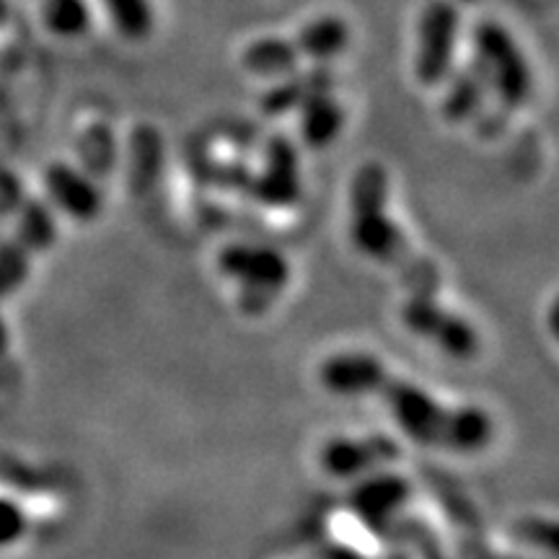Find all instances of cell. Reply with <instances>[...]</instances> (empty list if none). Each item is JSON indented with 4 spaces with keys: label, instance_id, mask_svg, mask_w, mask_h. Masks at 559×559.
I'll return each mask as SVG.
<instances>
[{
    "label": "cell",
    "instance_id": "obj_17",
    "mask_svg": "<svg viewBox=\"0 0 559 559\" xmlns=\"http://www.w3.org/2000/svg\"><path fill=\"white\" fill-rule=\"evenodd\" d=\"M24 513L9 500H0V547H11L24 536Z\"/></svg>",
    "mask_w": 559,
    "mask_h": 559
},
{
    "label": "cell",
    "instance_id": "obj_4",
    "mask_svg": "<svg viewBox=\"0 0 559 559\" xmlns=\"http://www.w3.org/2000/svg\"><path fill=\"white\" fill-rule=\"evenodd\" d=\"M474 55L487 88H492L508 107H521L531 94V68L519 41L498 21H481L472 32Z\"/></svg>",
    "mask_w": 559,
    "mask_h": 559
},
{
    "label": "cell",
    "instance_id": "obj_8",
    "mask_svg": "<svg viewBox=\"0 0 559 559\" xmlns=\"http://www.w3.org/2000/svg\"><path fill=\"white\" fill-rule=\"evenodd\" d=\"M400 445L391 438H334L321 449V466L326 474L337 479L360 477L370 469H379L381 464L396 459Z\"/></svg>",
    "mask_w": 559,
    "mask_h": 559
},
{
    "label": "cell",
    "instance_id": "obj_11",
    "mask_svg": "<svg viewBox=\"0 0 559 559\" xmlns=\"http://www.w3.org/2000/svg\"><path fill=\"white\" fill-rule=\"evenodd\" d=\"M342 128H345V109L332 96V88L311 96L300 107V135L311 148H326L340 138Z\"/></svg>",
    "mask_w": 559,
    "mask_h": 559
},
{
    "label": "cell",
    "instance_id": "obj_6",
    "mask_svg": "<svg viewBox=\"0 0 559 559\" xmlns=\"http://www.w3.org/2000/svg\"><path fill=\"white\" fill-rule=\"evenodd\" d=\"M221 275L239 285L243 306L249 311L264 309L283 293L290 280V270L280 251L264 247H226L218 260Z\"/></svg>",
    "mask_w": 559,
    "mask_h": 559
},
{
    "label": "cell",
    "instance_id": "obj_18",
    "mask_svg": "<svg viewBox=\"0 0 559 559\" xmlns=\"http://www.w3.org/2000/svg\"><path fill=\"white\" fill-rule=\"evenodd\" d=\"M461 3H477V0H461Z\"/></svg>",
    "mask_w": 559,
    "mask_h": 559
},
{
    "label": "cell",
    "instance_id": "obj_5",
    "mask_svg": "<svg viewBox=\"0 0 559 559\" xmlns=\"http://www.w3.org/2000/svg\"><path fill=\"white\" fill-rule=\"evenodd\" d=\"M402 321L415 337L440 349L445 358L474 360L479 355V332L461 313L440 304L436 293L409 290L402 306Z\"/></svg>",
    "mask_w": 559,
    "mask_h": 559
},
{
    "label": "cell",
    "instance_id": "obj_2",
    "mask_svg": "<svg viewBox=\"0 0 559 559\" xmlns=\"http://www.w3.org/2000/svg\"><path fill=\"white\" fill-rule=\"evenodd\" d=\"M349 239L373 262L402 272L409 290L438 293L440 272L419 257L389 213V174L381 164L360 166L349 181Z\"/></svg>",
    "mask_w": 559,
    "mask_h": 559
},
{
    "label": "cell",
    "instance_id": "obj_15",
    "mask_svg": "<svg viewBox=\"0 0 559 559\" xmlns=\"http://www.w3.org/2000/svg\"><path fill=\"white\" fill-rule=\"evenodd\" d=\"M45 26L58 37H83L94 24V11L88 0H45L41 3Z\"/></svg>",
    "mask_w": 559,
    "mask_h": 559
},
{
    "label": "cell",
    "instance_id": "obj_10",
    "mask_svg": "<svg viewBox=\"0 0 559 559\" xmlns=\"http://www.w3.org/2000/svg\"><path fill=\"white\" fill-rule=\"evenodd\" d=\"M293 79L275 83V86L267 88V94L262 96V111L264 115L280 117L290 109H300L311 96L321 94V91L332 88V73L324 66H317L309 73H290Z\"/></svg>",
    "mask_w": 559,
    "mask_h": 559
},
{
    "label": "cell",
    "instance_id": "obj_16",
    "mask_svg": "<svg viewBox=\"0 0 559 559\" xmlns=\"http://www.w3.org/2000/svg\"><path fill=\"white\" fill-rule=\"evenodd\" d=\"M104 9L109 13L111 26L130 41L151 37L156 26V11L151 0H104Z\"/></svg>",
    "mask_w": 559,
    "mask_h": 559
},
{
    "label": "cell",
    "instance_id": "obj_7",
    "mask_svg": "<svg viewBox=\"0 0 559 559\" xmlns=\"http://www.w3.org/2000/svg\"><path fill=\"white\" fill-rule=\"evenodd\" d=\"M461 13L453 0H430L417 21L415 73L425 86H438L451 73L459 45Z\"/></svg>",
    "mask_w": 559,
    "mask_h": 559
},
{
    "label": "cell",
    "instance_id": "obj_9",
    "mask_svg": "<svg viewBox=\"0 0 559 559\" xmlns=\"http://www.w3.org/2000/svg\"><path fill=\"white\" fill-rule=\"evenodd\" d=\"M47 190H50L52 200L66 210L68 215L79 221H91L99 215L102 210V194L94 187V181L83 177L79 169L68 164H55L47 171Z\"/></svg>",
    "mask_w": 559,
    "mask_h": 559
},
{
    "label": "cell",
    "instance_id": "obj_13",
    "mask_svg": "<svg viewBox=\"0 0 559 559\" xmlns=\"http://www.w3.org/2000/svg\"><path fill=\"white\" fill-rule=\"evenodd\" d=\"M407 500V485L402 479H370L368 485L360 487L358 492V510L366 515L368 521H373V526L389 521V515H394L400 510L402 502Z\"/></svg>",
    "mask_w": 559,
    "mask_h": 559
},
{
    "label": "cell",
    "instance_id": "obj_14",
    "mask_svg": "<svg viewBox=\"0 0 559 559\" xmlns=\"http://www.w3.org/2000/svg\"><path fill=\"white\" fill-rule=\"evenodd\" d=\"M485 91H487V81L485 75L479 73L477 66L461 70V73H456V79H453L449 94H445L443 115L449 117L451 122L469 120L474 111L481 107Z\"/></svg>",
    "mask_w": 559,
    "mask_h": 559
},
{
    "label": "cell",
    "instance_id": "obj_3",
    "mask_svg": "<svg viewBox=\"0 0 559 559\" xmlns=\"http://www.w3.org/2000/svg\"><path fill=\"white\" fill-rule=\"evenodd\" d=\"M349 45V26L340 16H321L306 24L296 37H264L251 41L241 52V68L251 75L277 79V75L296 73L300 60H311L324 66L340 58Z\"/></svg>",
    "mask_w": 559,
    "mask_h": 559
},
{
    "label": "cell",
    "instance_id": "obj_1",
    "mask_svg": "<svg viewBox=\"0 0 559 559\" xmlns=\"http://www.w3.org/2000/svg\"><path fill=\"white\" fill-rule=\"evenodd\" d=\"M319 381L337 396H376L404 436L425 449L479 453L495 438V423L485 409L443 404L428 389L391 373L376 355H330L319 366Z\"/></svg>",
    "mask_w": 559,
    "mask_h": 559
},
{
    "label": "cell",
    "instance_id": "obj_12",
    "mask_svg": "<svg viewBox=\"0 0 559 559\" xmlns=\"http://www.w3.org/2000/svg\"><path fill=\"white\" fill-rule=\"evenodd\" d=\"M267 174L260 181V190L267 200H288L298 192V158L285 138L270 143Z\"/></svg>",
    "mask_w": 559,
    "mask_h": 559
}]
</instances>
